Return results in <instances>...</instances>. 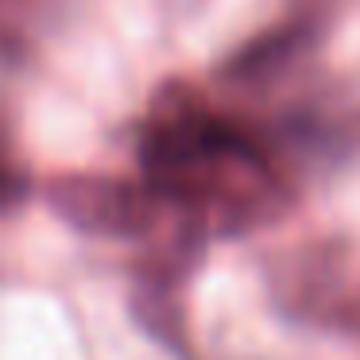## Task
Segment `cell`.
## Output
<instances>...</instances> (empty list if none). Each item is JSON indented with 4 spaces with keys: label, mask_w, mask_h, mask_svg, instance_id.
I'll return each instance as SVG.
<instances>
[{
    "label": "cell",
    "mask_w": 360,
    "mask_h": 360,
    "mask_svg": "<svg viewBox=\"0 0 360 360\" xmlns=\"http://www.w3.org/2000/svg\"><path fill=\"white\" fill-rule=\"evenodd\" d=\"M47 198L63 221L97 236H140L155 225L159 198L148 182H128L112 174H58Z\"/></svg>",
    "instance_id": "6da1fadb"
},
{
    "label": "cell",
    "mask_w": 360,
    "mask_h": 360,
    "mask_svg": "<svg viewBox=\"0 0 360 360\" xmlns=\"http://www.w3.org/2000/svg\"><path fill=\"white\" fill-rule=\"evenodd\" d=\"M24 198V174L8 163V155L0 151V210H8Z\"/></svg>",
    "instance_id": "7a4b0ae2"
}]
</instances>
